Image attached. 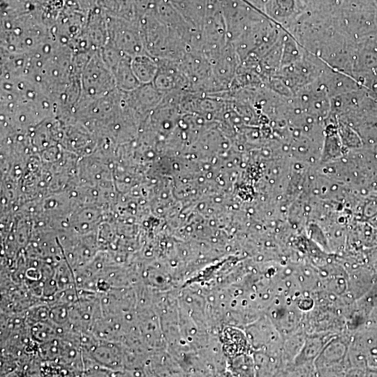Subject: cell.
Returning a JSON list of instances; mask_svg holds the SVG:
<instances>
[{"instance_id": "1", "label": "cell", "mask_w": 377, "mask_h": 377, "mask_svg": "<svg viewBox=\"0 0 377 377\" xmlns=\"http://www.w3.org/2000/svg\"><path fill=\"white\" fill-rule=\"evenodd\" d=\"M351 335L337 334L325 345L314 365L316 376H345L348 369L347 353Z\"/></svg>"}, {"instance_id": "2", "label": "cell", "mask_w": 377, "mask_h": 377, "mask_svg": "<svg viewBox=\"0 0 377 377\" xmlns=\"http://www.w3.org/2000/svg\"><path fill=\"white\" fill-rule=\"evenodd\" d=\"M328 66L320 57L304 49L295 63L281 68L278 76L293 92L316 80Z\"/></svg>"}, {"instance_id": "3", "label": "cell", "mask_w": 377, "mask_h": 377, "mask_svg": "<svg viewBox=\"0 0 377 377\" xmlns=\"http://www.w3.org/2000/svg\"><path fill=\"white\" fill-rule=\"evenodd\" d=\"M291 99L295 106L318 119L325 120L330 114V97L318 78L295 91Z\"/></svg>"}, {"instance_id": "4", "label": "cell", "mask_w": 377, "mask_h": 377, "mask_svg": "<svg viewBox=\"0 0 377 377\" xmlns=\"http://www.w3.org/2000/svg\"><path fill=\"white\" fill-rule=\"evenodd\" d=\"M377 71V37L375 34L356 40L355 61L352 76L359 82Z\"/></svg>"}, {"instance_id": "5", "label": "cell", "mask_w": 377, "mask_h": 377, "mask_svg": "<svg viewBox=\"0 0 377 377\" xmlns=\"http://www.w3.org/2000/svg\"><path fill=\"white\" fill-rule=\"evenodd\" d=\"M307 9L304 0H269L264 14L286 31Z\"/></svg>"}, {"instance_id": "6", "label": "cell", "mask_w": 377, "mask_h": 377, "mask_svg": "<svg viewBox=\"0 0 377 377\" xmlns=\"http://www.w3.org/2000/svg\"><path fill=\"white\" fill-rule=\"evenodd\" d=\"M318 80L331 98L360 89L362 86L351 75L327 66Z\"/></svg>"}, {"instance_id": "7", "label": "cell", "mask_w": 377, "mask_h": 377, "mask_svg": "<svg viewBox=\"0 0 377 377\" xmlns=\"http://www.w3.org/2000/svg\"><path fill=\"white\" fill-rule=\"evenodd\" d=\"M133 71L141 84L153 82L158 69L157 59L149 54H143L132 59Z\"/></svg>"}, {"instance_id": "8", "label": "cell", "mask_w": 377, "mask_h": 377, "mask_svg": "<svg viewBox=\"0 0 377 377\" xmlns=\"http://www.w3.org/2000/svg\"><path fill=\"white\" fill-rule=\"evenodd\" d=\"M304 52V48L286 31L283 40L281 68L298 61Z\"/></svg>"}, {"instance_id": "9", "label": "cell", "mask_w": 377, "mask_h": 377, "mask_svg": "<svg viewBox=\"0 0 377 377\" xmlns=\"http://www.w3.org/2000/svg\"><path fill=\"white\" fill-rule=\"evenodd\" d=\"M307 9L328 16H337L343 0H304Z\"/></svg>"}, {"instance_id": "10", "label": "cell", "mask_w": 377, "mask_h": 377, "mask_svg": "<svg viewBox=\"0 0 377 377\" xmlns=\"http://www.w3.org/2000/svg\"><path fill=\"white\" fill-rule=\"evenodd\" d=\"M361 85L377 95V71L367 76Z\"/></svg>"}, {"instance_id": "11", "label": "cell", "mask_w": 377, "mask_h": 377, "mask_svg": "<svg viewBox=\"0 0 377 377\" xmlns=\"http://www.w3.org/2000/svg\"><path fill=\"white\" fill-rule=\"evenodd\" d=\"M260 359L262 360L263 361H264L265 362H267V357H263V358H262V359H261V358H260ZM267 367H268V365L270 366L269 363H267ZM265 367H266V364H265ZM270 367H271L272 368H273V369L275 370V371H277V370H276L275 368H274L272 366H270Z\"/></svg>"}, {"instance_id": "12", "label": "cell", "mask_w": 377, "mask_h": 377, "mask_svg": "<svg viewBox=\"0 0 377 377\" xmlns=\"http://www.w3.org/2000/svg\"><path fill=\"white\" fill-rule=\"evenodd\" d=\"M374 5L376 6V7L377 8V0H372Z\"/></svg>"}, {"instance_id": "13", "label": "cell", "mask_w": 377, "mask_h": 377, "mask_svg": "<svg viewBox=\"0 0 377 377\" xmlns=\"http://www.w3.org/2000/svg\"><path fill=\"white\" fill-rule=\"evenodd\" d=\"M374 34H375V35L376 36V37H377V29H376V30Z\"/></svg>"}]
</instances>
